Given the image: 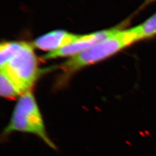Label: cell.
<instances>
[{"instance_id":"obj_1","label":"cell","mask_w":156,"mask_h":156,"mask_svg":"<svg viewBox=\"0 0 156 156\" xmlns=\"http://www.w3.org/2000/svg\"><path fill=\"white\" fill-rule=\"evenodd\" d=\"M16 132L34 135L51 149H56V145L46 131L42 113L31 90L18 98L2 136L6 137Z\"/></svg>"},{"instance_id":"obj_2","label":"cell","mask_w":156,"mask_h":156,"mask_svg":"<svg viewBox=\"0 0 156 156\" xmlns=\"http://www.w3.org/2000/svg\"><path fill=\"white\" fill-rule=\"evenodd\" d=\"M136 42L132 29L117 31L89 49L72 56L64 63L62 68L67 75L83 67L100 62Z\"/></svg>"},{"instance_id":"obj_3","label":"cell","mask_w":156,"mask_h":156,"mask_svg":"<svg viewBox=\"0 0 156 156\" xmlns=\"http://www.w3.org/2000/svg\"><path fill=\"white\" fill-rule=\"evenodd\" d=\"M21 90L23 93L31 90L38 76L37 60L33 45L16 42L11 57L1 67Z\"/></svg>"},{"instance_id":"obj_4","label":"cell","mask_w":156,"mask_h":156,"mask_svg":"<svg viewBox=\"0 0 156 156\" xmlns=\"http://www.w3.org/2000/svg\"><path fill=\"white\" fill-rule=\"evenodd\" d=\"M117 28L103 30L94 33L82 35L80 38L58 50L50 51L44 56L45 59L73 56L88 50L117 31Z\"/></svg>"},{"instance_id":"obj_5","label":"cell","mask_w":156,"mask_h":156,"mask_svg":"<svg viewBox=\"0 0 156 156\" xmlns=\"http://www.w3.org/2000/svg\"><path fill=\"white\" fill-rule=\"evenodd\" d=\"M82 35L56 30L39 37L34 42V46L39 49L53 51L69 45L80 39Z\"/></svg>"},{"instance_id":"obj_6","label":"cell","mask_w":156,"mask_h":156,"mask_svg":"<svg viewBox=\"0 0 156 156\" xmlns=\"http://www.w3.org/2000/svg\"><path fill=\"white\" fill-rule=\"evenodd\" d=\"M131 29L136 41L156 36V12L142 24Z\"/></svg>"},{"instance_id":"obj_7","label":"cell","mask_w":156,"mask_h":156,"mask_svg":"<svg viewBox=\"0 0 156 156\" xmlns=\"http://www.w3.org/2000/svg\"><path fill=\"white\" fill-rule=\"evenodd\" d=\"M0 78V94L7 99L19 98L23 94L16 84L5 72L1 71Z\"/></svg>"},{"instance_id":"obj_8","label":"cell","mask_w":156,"mask_h":156,"mask_svg":"<svg viewBox=\"0 0 156 156\" xmlns=\"http://www.w3.org/2000/svg\"><path fill=\"white\" fill-rule=\"evenodd\" d=\"M156 1V0H144L143 4L141 6V8H144L145 6L151 4L153 2H154Z\"/></svg>"}]
</instances>
